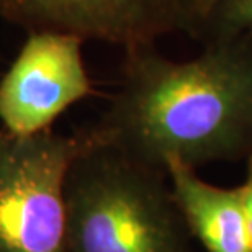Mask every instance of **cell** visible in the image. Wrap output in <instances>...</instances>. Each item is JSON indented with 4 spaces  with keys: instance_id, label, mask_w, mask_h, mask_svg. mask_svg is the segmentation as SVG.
Instances as JSON below:
<instances>
[{
    "instance_id": "obj_3",
    "label": "cell",
    "mask_w": 252,
    "mask_h": 252,
    "mask_svg": "<svg viewBox=\"0 0 252 252\" xmlns=\"http://www.w3.org/2000/svg\"><path fill=\"white\" fill-rule=\"evenodd\" d=\"M84 131L0 129V252H67L65 180Z\"/></svg>"
},
{
    "instance_id": "obj_9",
    "label": "cell",
    "mask_w": 252,
    "mask_h": 252,
    "mask_svg": "<svg viewBox=\"0 0 252 252\" xmlns=\"http://www.w3.org/2000/svg\"><path fill=\"white\" fill-rule=\"evenodd\" d=\"M241 196H243V206L246 213V221H248L249 234L252 238V156L248 159V174L243 185H239Z\"/></svg>"
},
{
    "instance_id": "obj_6",
    "label": "cell",
    "mask_w": 252,
    "mask_h": 252,
    "mask_svg": "<svg viewBox=\"0 0 252 252\" xmlns=\"http://www.w3.org/2000/svg\"><path fill=\"white\" fill-rule=\"evenodd\" d=\"M185 224L206 252H252L241 189H221L179 162L165 165Z\"/></svg>"
},
{
    "instance_id": "obj_5",
    "label": "cell",
    "mask_w": 252,
    "mask_h": 252,
    "mask_svg": "<svg viewBox=\"0 0 252 252\" xmlns=\"http://www.w3.org/2000/svg\"><path fill=\"white\" fill-rule=\"evenodd\" d=\"M184 0H0V17L27 32H63L125 51L182 32Z\"/></svg>"
},
{
    "instance_id": "obj_2",
    "label": "cell",
    "mask_w": 252,
    "mask_h": 252,
    "mask_svg": "<svg viewBox=\"0 0 252 252\" xmlns=\"http://www.w3.org/2000/svg\"><path fill=\"white\" fill-rule=\"evenodd\" d=\"M67 252H189L167 174L84 131L65 180Z\"/></svg>"
},
{
    "instance_id": "obj_1",
    "label": "cell",
    "mask_w": 252,
    "mask_h": 252,
    "mask_svg": "<svg viewBox=\"0 0 252 252\" xmlns=\"http://www.w3.org/2000/svg\"><path fill=\"white\" fill-rule=\"evenodd\" d=\"M92 131L148 167L196 169L252 156V36L220 38L189 61L125 51L122 84Z\"/></svg>"
},
{
    "instance_id": "obj_8",
    "label": "cell",
    "mask_w": 252,
    "mask_h": 252,
    "mask_svg": "<svg viewBox=\"0 0 252 252\" xmlns=\"http://www.w3.org/2000/svg\"><path fill=\"white\" fill-rule=\"evenodd\" d=\"M220 0H184L182 2V32L195 36L201 23Z\"/></svg>"
},
{
    "instance_id": "obj_7",
    "label": "cell",
    "mask_w": 252,
    "mask_h": 252,
    "mask_svg": "<svg viewBox=\"0 0 252 252\" xmlns=\"http://www.w3.org/2000/svg\"><path fill=\"white\" fill-rule=\"evenodd\" d=\"M238 36H252V0H220L193 38L206 43Z\"/></svg>"
},
{
    "instance_id": "obj_4",
    "label": "cell",
    "mask_w": 252,
    "mask_h": 252,
    "mask_svg": "<svg viewBox=\"0 0 252 252\" xmlns=\"http://www.w3.org/2000/svg\"><path fill=\"white\" fill-rule=\"evenodd\" d=\"M84 39L63 32H30L0 77V123L17 136L51 129L69 107L94 94Z\"/></svg>"
}]
</instances>
